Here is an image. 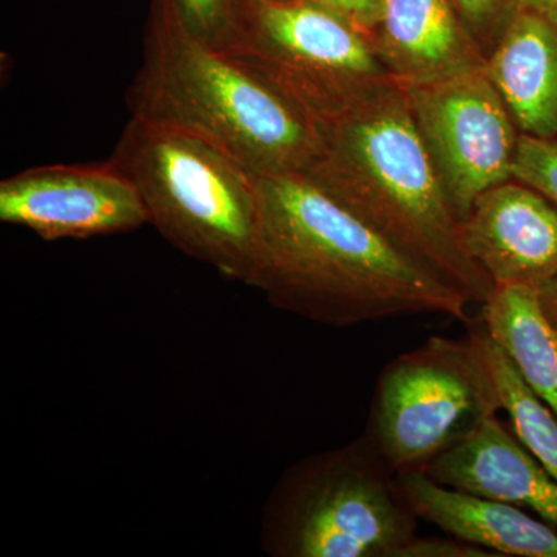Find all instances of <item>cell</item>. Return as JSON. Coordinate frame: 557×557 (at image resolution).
Returning a JSON list of instances; mask_svg holds the SVG:
<instances>
[{"label":"cell","instance_id":"2e32d148","mask_svg":"<svg viewBox=\"0 0 557 557\" xmlns=\"http://www.w3.org/2000/svg\"><path fill=\"white\" fill-rule=\"evenodd\" d=\"M486 357L496 380L500 410L508 413L512 431L527 449L557 480V418L539 398L504 348L486 332Z\"/></svg>","mask_w":557,"mask_h":557},{"label":"cell","instance_id":"ffe728a7","mask_svg":"<svg viewBox=\"0 0 557 557\" xmlns=\"http://www.w3.org/2000/svg\"><path fill=\"white\" fill-rule=\"evenodd\" d=\"M313 5L327 10L341 21L350 25L366 39H372L383 16L386 0H306Z\"/></svg>","mask_w":557,"mask_h":557},{"label":"cell","instance_id":"e0dca14e","mask_svg":"<svg viewBox=\"0 0 557 557\" xmlns=\"http://www.w3.org/2000/svg\"><path fill=\"white\" fill-rule=\"evenodd\" d=\"M511 175L557 205V139L520 135Z\"/></svg>","mask_w":557,"mask_h":557},{"label":"cell","instance_id":"44dd1931","mask_svg":"<svg viewBox=\"0 0 557 557\" xmlns=\"http://www.w3.org/2000/svg\"><path fill=\"white\" fill-rule=\"evenodd\" d=\"M397 557H496L490 549L461 539L413 537Z\"/></svg>","mask_w":557,"mask_h":557},{"label":"cell","instance_id":"5b68a950","mask_svg":"<svg viewBox=\"0 0 557 557\" xmlns=\"http://www.w3.org/2000/svg\"><path fill=\"white\" fill-rule=\"evenodd\" d=\"M418 520L397 472L362 434L281 475L263 505L260 547L273 557H397Z\"/></svg>","mask_w":557,"mask_h":557},{"label":"cell","instance_id":"30bf717a","mask_svg":"<svg viewBox=\"0 0 557 557\" xmlns=\"http://www.w3.org/2000/svg\"><path fill=\"white\" fill-rule=\"evenodd\" d=\"M465 248L498 284L557 278V205L518 180L487 189L461 222Z\"/></svg>","mask_w":557,"mask_h":557},{"label":"cell","instance_id":"4fadbf2b","mask_svg":"<svg viewBox=\"0 0 557 557\" xmlns=\"http://www.w3.org/2000/svg\"><path fill=\"white\" fill-rule=\"evenodd\" d=\"M398 480L418 518L450 537L480 545L496 556L557 557L555 528L522 508L450 490L424 471L405 472Z\"/></svg>","mask_w":557,"mask_h":557},{"label":"cell","instance_id":"7c38bea8","mask_svg":"<svg viewBox=\"0 0 557 557\" xmlns=\"http://www.w3.org/2000/svg\"><path fill=\"white\" fill-rule=\"evenodd\" d=\"M370 46L401 87L437 83L486 64L450 0H386Z\"/></svg>","mask_w":557,"mask_h":557},{"label":"cell","instance_id":"d6986e66","mask_svg":"<svg viewBox=\"0 0 557 557\" xmlns=\"http://www.w3.org/2000/svg\"><path fill=\"white\" fill-rule=\"evenodd\" d=\"M472 33L483 54L494 50L515 16L512 0H450Z\"/></svg>","mask_w":557,"mask_h":557},{"label":"cell","instance_id":"5bb4252c","mask_svg":"<svg viewBox=\"0 0 557 557\" xmlns=\"http://www.w3.org/2000/svg\"><path fill=\"white\" fill-rule=\"evenodd\" d=\"M486 75L520 135L557 139V24L518 10L487 54Z\"/></svg>","mask_w":557,"mask_h":557},{"label":"cell","instance_id":"ac0fdd59","mask_svg":"<svg viewBox=\"0 0 557 557\" xmlns=\"http://www.w3.org/2000/svg\"><path fill=\"white\" fill-rule=\"evenodd\" d=\"M180 20L197 38L222 49L230 38L234 20V0H172Z\"/></svg>","mask_w":557,"mask_h":557},{"label":"cell","instance_id":"603a6c76","mask_svg":"<svg viewBox=\"0 0 557 557\" xmlns=\"http://www.w3.org/2000/svg\"><path fill=\"white\" fill-rule=\"evenodd\" d=\"M539 296H541L542 309L557 330V278L539 288Z\"/></svg>","mask_w":557,"mask_h":557},{"label":"cell","instance_id":"3957f363","mask_svg":"<svg viewBox=\"0 0 557 557\" xmlns=\"http://www.w3.org/2000/svg\"><path fill=\"white\" fill-rule=\"evenodd\" d=\"M134 119L203 139L258 177L302 175L318 132L298 109L152 0L143 62L127 94Z\"/></svg>","mask_w":557,"mask_h":557},{"label":"cell","instance_id":"277c9868","mask_svg":"<svg viewBox=\"0 0 557 557\" xmlns=\"http://www.w3.org/2000/svg\"><path fill=\"white\" fill-rule=\"evenodd\" d=\"M112 163L129 177L149 223L189 258L248 284L259 177L203 139L132 116Z\"/></svg>","mask_w":557,"mask_h":557},{"label":"cell","instance_id":"9a60e30c","mask_svg":"<svg viewBox=\"0 0 557 557\" xmlns=\"http://www.w3.org/2000/svg\"><path fill=\"white\" fill-rule=\"evenodd\" d=\"M479 319L557 418V330L542 309L539 288L494 285Z\"/></svg>","mask_w":557,"mask_h":557},{"label":"cell","instance_id":"52a82bcc","mask_svg":"<svg viewBox=\"0 0 557 557\" xmlns=\"http://www.w3.org/2000/svg\"><path fill=\"white\" fill-rule=\"evenodd\" d=\"M485 339L479 319L465 338L431 336L381 372L364 435L397 474L424 471L500 410Z\"/></svg>","mask_w":557,"mask_h":557},{"label":"cell","instance_id":"7402d4cb","mask_svg":"<svg viewBox=\"0 0 557 557\" xmlns=\"http://www.w3.org/2000/svg\"><path fill=\"white\" fill-rule=\"evenodd\" d=\"M516 10L541 14L557 24V0H512Z\"/></svg>","mask_w":557,"mask_h":557},{"label":"cell","instance_id":"6da1fadb","mask_svg":"<svg viewBox=\"0 0 557 557\" xmlns=\"http://www.w3.org/2000/svg\"><path fill=\"white\" fill-rule=\"evenodd\" d=\"M249 287L332 327L418 314L471 324V300L418 265L302 175L259 177Z\"/></svg>","mask_w":557,"mask_h":557},{"label":"cell","instance_id":"cb8c5ba5","mask_svg":"<svg viewBox=\"0 0 557 557\" xmlns=\"http://www.w3.org/2000/svg\"><path fill=\"white\" fill-rule=\"evenodd\" d=\"M271 2H296V0H271Z\"/></svg>","mask_w":557,"mask_h":557},{"label":"cell","instance_id":"8992f818","mask_svg":"<svg viewBox=\"0 0 557 557\" xmlns=\"http://www.w3.org/2000/svg\"><path fill=\"white\" fill-rule=\"evenodd\" d=\"M219 51L317 132L399 87L364 36L306 0H234L233 28Z\"/></svg>","mask_w":557,"mask_h":557},{"label":"cell","instance_id":"7a4b0ae2","mask_svg":"<svg viewBox=\"0 0 557 557\" xmlns=\"http://www.w3.org/2000/svg\"><path fill=\"white\" fill-rule=\"evenodd\" d=\"M318 138L304 178L472 304L490 298L493 278L465 248L401 86L321 127Z\"/></svg>","mask_w":557,"mask_h":557},{"label":"cell","instance_id":"8fae6325","mask_svg":"<svg viewBox=\"0 0 557 557\" xmlns=\"http://www.w3.org/2000/svg\"><path fill=\"white\" fill-rule=\"evenodd\" d=\"M424 472L440 485L531 509L557 525V480L496 416L431 461Z\"/></svg>","mask_w":557,"mask_h":557},{"label":"cell","instance_id":"ba28073f","mask_svg":"<svg viewBox=\"0 0 557 557\" xmlns=\"http://www.w3.org/2000/svg\"><path fill=\"white\" fill-rule=\"evenodd\" d=\"M403 89L432 166L463 222L483 193L512 180L518 127L485 69Z\"/></svg>","mask_w":557,"mask_h":557},{"label":"cell","instance_id":"9c48e42d","mask_svg":"<svg viewBox=\"0 0 557 557\" xmlns=\"http://www.w3.org/2000/svg\"><path fill=\"white\" fill-rule=\"evenodd\" d=\"M0 222L47 242L90 239L148 225L134 183L109 160L33 168L0 183Z\"/></svg>","mask_w":557,"mask_h":557}]
</instances>
